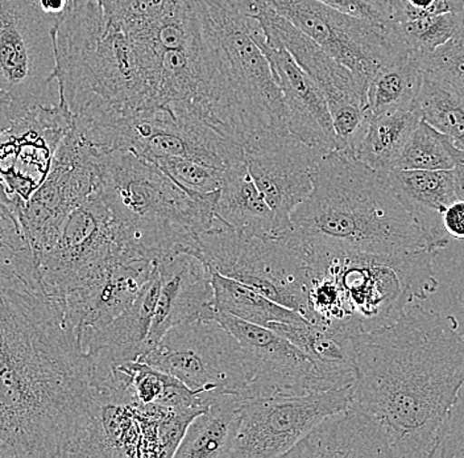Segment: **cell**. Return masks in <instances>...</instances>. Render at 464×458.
<instances>
[{"label": "cell", "mask_w": 464, "mask_h": 458, "mask_svg": "<svg viewBox=\"0 0 464 458\" xmlns=\"http://www.w3.org/2000/svg\"><path fill=\"white\" fill-rule=\"evenodd\" d=\"M92 399V361L60 303L0 287V457H66Z\"/></svg>", "instance_id": "1"}, {"label": "cell", "mask_w": 464, "mask_h": 458, "mask_svg": "<svg viewBox=\"0 0 464 458\" xmlns=\"http://www.w3.org/2000/svg\"><path fill=\"white\" fill-rule=\"evenodd\" d=\"M353 402L387 431L393 457L428 458L464 382V335L451 315L411 307L353 336Z\"/></svg>", "instance_id": "2"}, {"label": "cell", "mask_w": 464, "mask_h": 458, "mask_svg": "<svg viewBox=\"0 0 464 458\" xmlns=\"http://www.w3.org/2000/svg\"><path fill=\"white\" fill-rule=\"evenodd\" d=\"M307 316L317 326L350 336L391 326L438 291L434 258L419 250L379 254L306 245Z\"/></svg>", "instance_id": "3"}, {"label": "cell", "mask_w": 464, "mask_h": 458, "mask_svg": "<svg viewBox=\"0 0 464 458\" xmlns=\"http://www.w3.org/2000/svg\"><path fill=\"white\" fill-rule=\"evenodd\" d=\"M52 34L58 102L72 119L156 106L158 54L110 19L98 0H74Z\"/></svg>", "instance_id": "4"}, {"label": "cell", "mask_w": 464, "mask_h": 458, "mask_svg": "<svg viewBox=\"0 0 464 458\" xmlns=\"http://www.w3.org/2000/svg\"><path fill=\"white\" fill-rule=\"evenodd\" d=\"M292 231L306 245L379 254L428 250L425 234L387 175L341 151L319 159L312 193L293 211Z\"/></svg>", "instance_id": "5"}, {"label": "cell", "mask_w": 464, "mask_h": 458, "mask_svg": "<svg viewBox=\"0 0 464 458\" xmlns=\"http://www.w3.org/2000/svg\"><path fill=\"white\" fill-rule=\"evenodd\" d=\"M100 192L123 248L155 263L181 252L198 257L219 194L188 193L158 164L124 150H103Z\"/></svg>", "instance_id": "6"}, {"label": "cell", "mask_w": 464, "mask_h": 458, "mask_svg": "<svg viewBox=\"0 0 464 458\" xmlns=\"http://www.w3.org/2000/svg\"><path fill=\"white\" fill-rule=\"evenodd\" d=\"M198 257L211 271L246 284L306 318L307 254L292 230L275 238H249L216 217L198 237Z\"/></svg>", "instance_id": "7"}, {"label": "cell", "mask_w": 464, "mask_h": 458, "mask_svg": "<svg viewBox=\"0 0 464 458\" xmlns=\"http://www.w3.org/2000/svg\"><path fill=\"white\" fill-rule=\"evenodd\" d=\"M196 391L208 405L219 396L245 399L249 371L237 338L217 318H198L173 326L139 358Z\"/></svg>", "instance_id": "8"}, {"label": "cell", "mask_w": 464, "mask_h": 458, "mask_svg": "<svg viewBox=\"0 0 464 458\" xmlns=\"http://www.w3.org/2000/svg\"><path fill=\"white\" fill-rule=\"evenodd\" d=\"M259 19L266 42L283 45L321 90L332 114L336 151L355 155L370 123L368 83L326 54L309 36L260 0Z\"/></svg>", "instance_id": "9"}, {"label": "cell", "mask_w": 464, "mask_h": 458, "mask_svg": "<svg viewBox=\"0 0 464 458\" xmlns=\"http://www.w3.org/2000/svg\"><path fill=\"white\" fill-rule=\"evenodd\" d=\"M126 251L103 197L92 194L37 259L44 292L60 303L101 278Z\"/></svg>", "instance_id": "10"}, {"label": "cell", "mask_w": 464, "mask_h": 458, "mask_svg": "<svg viewBox=\"0 0 464 458\" xmlns=\"http://www.w3.org/2000/svg\"><path fill=\"white\" fill-rule=\"evenodd\" d=\"M102 155L103 150L72 127L58 147L48 178L17 210V221L36 259L54 245L72 211L100 192Z\"/></svg>", "instance_id": "11"}, {"label": "cell", "mask_w": 464, "mask_h": 458, "mask_svg": "<svg viewBox=\"0 0 464 458\" xmlns=\"http://www.w3.org/2000/svg\"><path fill=\"white\" fill-rule=\"evenodd\" d=\"M266 3L368 86L385 65L409 52L391 27L348 15L318 0Z\"/></svg>", "instance_id": "12"}, {"label": "cell", "mask_w": 464, "mask_h": 458, "mask_svg": "<svg viewBox=\"0 0 464 458\" xmlns=\"http://www.w3.org/2000/svg\"><path fill=\"white\" fill-rule=\"evenodd\" d=\"M34 0H0V90L23 106H51L56 81L53 30Z\"/></svg>", "instance_id": "13"}, {"label": "cell", "mask_w": 464, "mask_h": 458, "mask_svg": "<svg viewBox=\"0 0 464 458\" xmlns=\"http://www.w3.org/2000/svg\"><path fill=\"white\" fill-rule=\"evenodd\" d=\"M72 127V112L63 103L14 102L11 123L0 132V200L14 216L48 178Z\"/></svg>", "instance_id": "14"}, {"label": "cell", "mask_w": 464, "mask_h": 458, "mask_svg": "<svg viewBox=\"0 0 464 458\" xmlns=\"http://www.w3.org/2000/svg\"><path fill=\"white\" fill-rule=\"evenodd\" d=\"M353 400V385L243 400L232 458L285 457L319 423L348 407Z\"/></svg>", "instance_id": "15"}, {"label": "cell", "mask_w": 464, "mask_h": 458, "mask_svg": "<svg viewBox=\"0 0 464 458\" xmlns=\"http://www.w3.org/2000/svg\"><path fill=\"white\" fill-rule=\"evenodd\" d=\"M217 320L237 338L245 352L249 371L245 400L339 390L300 347L280 333L225 312H218Z\"/></svg>", "instance_id": "16"}, {"label": "cell", "mask_w": 464, "mask_h": 458, "mask_svg": "<svg viewBox=\"0 0 464 458\" xmlns=\"http://www.w3.org/2000/svg\"><path fill=\"white\" fill-rule=\"evenodd\" d=\"M324 155L290 132H263L246 139L243 161L283 233L292 230L293 211L312 193L313 173Z\"/></svg>", "instance_id": "17"}, {"label": "cell", "mask_w": 464, "mask_h": 458, "mask_svg": "<svg viewBox=\"0 0 464 458\" xmlns=\"http://www.w3.org/2000/svg\"><path fill=\"white\" fill-rule=\"evenodd\" d=\"M155 266V262L124 252L101 278L60 301L66 323L78 337L109 326L135 303Z\"/></svg>", "instance_id": "18"}, {"label": "cell", "mask_w": 464, "mask_h": 458, "mask_svg": "<svg viewBox=\"0 0 464 458\" xmlns=\"http://www.w3.org/2000/svg\"><path fill=\"white\" fill-rule=\"evenodd\" d=\"M271 65L272 73L285 104L290 133L324 153L336 151L332 114L321 90L283 45L256 40Z\"/></svg>", "instance_id": "19"}, {"label": "cell", "mask_w": 464, "mask_h": 458, "mask_svg": "<svg viewBox=\"0 0 464 458\" xmlns=\"http://www.w3.org/2000/svg\"><path fill=\"white\" fill-rule=\"evenodd\" d=\"M156 266L161 284L145 353L173 326L198 318H217L218 313L211 269L201 258L181 252L159 260Z\"/></svg>", "instance_id": "20"}, {"label": "cell", "mask_w": 464, "mask_h": 458, "mask_svg": "<svg viewBox=\"0 0 464 458\" xmlns=\"http://www.w3.org/2000/svg\"><path fill=\"white\" fill-rule=\"evenodd\" d=\"M285 457L382 458L393 457V452L382 423L353 400L319 423Z\"/></svg>", "instance_id": "21"}, {"label": "cell", "mask_w": 464, "mask_h": 458, "mask_svg": "<svg viewBox=\"0 0 464 458\" xmlns=\"http://www.w3.org/2000/svg\"><path fill=\"white\" fill-rule=\"evenodd\" d=\"M160 274H153L144 284L135 303L109 326L81 335L82 349L94 364L121 365L136 361L145 353L148 335L152 327L160 294Z\"/></svg>", "instance_id": "22"}, {"label": "cell", "mask_w": 464, "mask_h": 458, "mask_svg": "<svg viewBox=\"0 0 464 458\" xmlns=\"http://www.w3.org/2000/svg\"><path fill=\"white\" fill-rule=\"evenodd\" d=\"M396 194L428 240V250L438 252L450 243L443 213L457 200L452 171L392 170L387 175Z\"/></svg>", "instance_id": "23"}, {"label": "cell", "mask_w": 464, "mask_h": 458, "mask_svg": "<svg viewBox=\"0 0 464 458\" xmlns=\"http://www.w3.org/2000/svg\"><path fill=\"white\" fill-rule=\"evenodd\" d=\"M216 217L245 237L275 238L284 234L245 161L226 170L218 194Z\"/></svg>", "instance_id": "24"}, {"label": "cell", "mask_w": 464, "mask_h": 458, "mask_svg": "<svg viewBox=\"0 0 464 458\" xmlns=\"http://www.w3.org/2000/svg\"><path fill=\"white\" fill-rule=\"evenodd\" d=\"M269 329L300 347L332 379L336 388L355 384V342L353 336L317 324L276 323Z\"/></svg>", "instance_id": "25"}, {"label": "cell", "mask_w": 464, "mask_h": 458, "mask_svg": "<svg viewBox=\"0 0 464 458\" xmlns=\"http://www.w3.org/2000/svg\"><path fill=\"white\" fill-rule=\"evenodd\" d=\"M243 400L234 395L211 400L208 408L191 420L174 457L232 458Z\"/></svg>", "instance_id": "26"}, {"label": "cell", "mask_w": 464, "mask_h": 458, "mask_svg": "<svg viewBox=\"0 0 464 458\" xmlns=\"http://www.w3.org/2000/svg\"><path fill=\"white\" fill-rule=\"evenodd\" d=\"M419 109L399 110L371 115L367 132L355 156L368 167L388 175L411 132L420 123Z\"/></svg>", "instance_id": "27"}, {"label": "cell", "mask_w": 464, "mask_h": 458, "mask_svg": "<svg viewBox=\"0 0 464 458\" xmlns=\"http://www.w3.org/2000/svg\"><path fill=\"white\" fill-rule=\"evenodd\" d=\"M214 307L255 326L269 327L272 324H301L307 321L300 313L275 303L256 289L211 271ZM309 323V321H307Z\"/></svg>", "instance_id": "28"}, {"label": "cell", "mask_w": 464, "mask_h": 458, "mask_svg": "<svg viewBox=\"0 0 464 458\" xmlns=\"http://www.w3.org/2000/svg\"><path fill=\"white\" fill-rule=\"evenodd\" d=\"M425 71L419 56L406 52L385 65L368 86L371 114L399 112L417 107Z\"/></svg>", "instance_id": "29"}, {"label": "cell", "mask_w": 464, "mask_h": 458, "mask_svg": "<svg viewBox=\"0 0 464 458\" xmlns=\"http://www.w3.org/2000/svg\"><path fill=\"white\" fill-rule=\"evenodd\" d=\"M0 287L44 292L36 255L14 217L0 213ZM45 294V292H44Z\"/></svg>", "instance_id": "30"}, {"label": "cell", "mask_w": 464, "mask_h": 458, "mask_svg": "<svg viewBox=\"0 0 464 458\" xmlns=\"http://www.w3.org/2000/svg\"><path fill=\"white\" fill-rule=\"evenodd\" d=\"M417 109L423 121L448 135L464 153V90L425 73Z\"/></svg>", "instance_id": "31"}, {"label": "cell", "mask_w": 464, "mask_h": 458, "mask_svg": "<svg viewBox=\"0 0 464 458\" xmlns=\"http://www.w3.org/2000/svg\"><path fill=\"white\" fill-rule=\"evenodd\" d=\"M464 153L445 133L420 119L397 158L394 170L452 171Z\"/></svg>", "instance_id": "32"}, {"label": "cell", "mask_w": 464, "mask_h": 458, "mask_svg": "<svg viewBox=\"0 0 464 458\" xmlns=\"http://www.w3.org/2000/svg\"><path fill=\"white\" fill-rule=\"evenodd\" d=\"M388 27L394 31L409 51L420 56L445 45L463 30L464 11L416 17L392 23Z\"/></svg>", "instance_id": "33"}, {"label": "cell", "mask_w": 464, "mask_h": 458, "mask_svg": "<svg viewBox=\"0 0 464 458\" xmlns=\"http://www.w3.org/2000/svg\"><path fill=\"white\" fill-rule=\"evenodd\" d=\"M185 0H98L110 19L123 25L127 31L153 24L172 16Z\"/></svg>", "instance_id": "34"}, {"label": "cell", "mask_w": 464, "mask_h": 458, "mask_svg": "<svg viewBox=\"0 0 464 458\" xmlns=\"http://www.w3.org/2000/svg\"><path fill=\"white\" fill-rule=\"evenodd\" d=\"M176 184L191 194L216 193L222 187L226 170L184 158L155 161Z\"/></svg>", "instance_id": "35"}, {"label": "cell", "mask_w": 464, "mask_h": 458, "mask_svg": "<svg viewBox=\"0 0 464 458\" xmlns=\"http://www.w3.org/2000/svg\"><path fill=\"white\" fill-rule=\"evenodd\" d=\"M419 59L425 73L437 75L464 90V28L445 45L431 54H420Z\"/></svg>", "instance_id": "36"}, {"label": "cell", "mask_w": 464, "mask_h": 458, "mask_svg": "<svg viewBox=\"0 0 464 458\" xmlns=\"http://www.w3.org/2000/svg\"><path fill=\"white\" fill-rule=\"evenodd\" d=\"M431 457L464 458V382L450 407Z\"/></svg>", "instance_id": "37"}, {"label": "cell", "mask_w": 464, "mask_h": 458, "mask_svg": "<svg viewBox=\"0 0 464 458\" xmlns=\"http://www.w3.org/2000/svg\"><path fill=\"white\" fill-rule=\"evenodd\" d=\"M392 8H393L392 23H399L420 16L462 13L464 0H392Z\"/></svg>", "instance_id": "38"}, {"label": "cell", "mask_w": 464, "mask_h": 458, "mask_svg": "<svg viewBox=\"0 0 464 458\" xmlns=\"http://www.w3.org/2000/svg\"><path fill=\"white\" fill-rule=\"evenodd\" d=\"M318 2L346 13L348 15L362 17L385 27L391 25L393 20L392 0H318Z\"/></svg>", "instance_id": "39"}, {"label": "cell", "mask_w": 464, "mask_h": 458, "mask_svg": "<svg viewBox=\"0 0 464 458\" xmlns=\"http://www.w3.org/2000/svg\"><path fill=\"white\" fill-rule=\"evenodd\" d=\"M443 228L450 239L464 240V201L457 199L443 213Z\"/></svg>", "instance_id": "40"}, {"label": "cell", "mask_w": 464, "mask_h": 458, "mask_svg": "<svg viewBox=\"0 0 464 458\" xmlns=\"http://www.w3.org/2000/svg\"><path fill=\"white\" fill-rule=\"evenodd\" d=\"M14 98L8 93L0 90V132L11 123L14 114Z\"/></svg>", "instance_id": "41"}, {"label": "cell", "mask_w": 464, "mask_h": 458, "mask_svg": "<svg viewBox=\"0 0 464 458\" xmlns=\"http://www.w3.org/2000/svg\"><path fill=\"white\" fill-rule=\"evenodd\" d=\"M452 172H454L457 199L463 200L464 201V163L457 165V167L452 170Z\"/></svg>", "instance_id": "42"}, {"label": "cell", "mask_w": 464, "mask_h": 458, "mask_svg": "<svg viewBox=\"0 0 464 458\" xmlns=\"http://www.w3.org/2000/svg\"><path fill=\"white\" fill-rule=\"evenodd\" d=\"M0 213L5 214V216L14 217V219H16V216H14V211L11 210V209L8 208L7 205H5V202L2 201V200H0Z\"/></svg>", "instance_id": "43"}]
</instances>
